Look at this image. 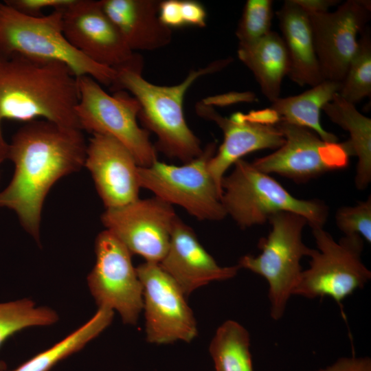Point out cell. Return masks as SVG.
I'll return each instance as SVG.
<instances>
[{
	"mask_svg": "<svg viewBox=\"0 0 371 371\" xmlns=\"http://www.w3.org/2000/svg\"><path fill=\"white\" fill-rule=\"evenodd\" d=\"M87 142L80 128L36 120L26 122L8 143L7 159L14 171L0 191V207L12 210L37 241L48 192L61 178L84 167Z\"/></svg>",
	"mask_w": 371,
	"mask_h": 371,
	"instance_id": "6da1fadb",
	"label": "cell"
},
{
	"mask_svg": "<svg viewBox=\"0 0 371 371\" xmlns=\"http://www.w3.org/2000/svg\"><path fill=\"white\" fill-rule=\"evenodd\" d=\"M78 77L65 63L20 54L0 55L2 120H44L80 128L76 114Z\"/></svg>",
	"mask_w": 371,
	"mask_h": 371,
	"instance_id": "7a4b0ae2",
	"label": "cell"
},
{
	"mask_svg": "<svg viewBox=\"0 0 371 371\" xmlns=\"http://www.w3.org/2000/svg\"><path fill=\"white\" fill-rule=\"evenodd\" d=\"M232 61L221 59L207 67L192 70L179 84L160 86L150 83L142 75L140 66L120 67L110 89L130 92L139 102L138 118L144 128L157 137L155 148L171 159L186 163L199 157L203 151L199 139L188 126L183 111L186 91L200 77L216 72Z\"/></svg>",
	"mask_w": 371,
	"mask_h": 371,
	"instance_id": "3957f363",
	"label": "cell"
},
{
	"mask_svg": "<svg viewBox=\"0 0 371 371\" xmlns=\"http://www.w3.org/2000/svg\"><path fill=\"white\" fill-rule=\"evenodd\" d=\"M221 202L227 216L242 229L262 225L278 212H290L304 217L311 229L324 227L328 207L318 199H300L269 175L243 159L221 182Z\"/></svg>",
	"mask_w": 371,
	"mask_h": 371,
	"instance_id": "277c9868",
	"label": "cell"
},
{
	"mask_svg": "<svg viewBox=\"0 0 371 371\" xmlns=\"http://www.w3.org/2000/svg\"><path fill=\"white\" fill-rule=\"evenodd\" d=\"M62 14V10H54L46 16H30L0 1V55L60 61L77 77L88 76L111 87L116 71L91 61L69 43L63 32Z\"/></svg>",
	"mask_w": 371,
	"mask_h": 371,
	"instance_id": "5b68a950",
	"label": "cell"
},
{
	"mask_svg": "<svg viewBox=\"0 0 371 371\" xmlns=\"http://www.w3.org/2000/svg\"><path fill=\"white\" fill-rule=\"evenodd\" d=\"M268 222L271 229L258 244L261 253L258 256L245 255L237 265L240 269H247L266 280L270 315L278 321L283 317L303 271L300 261L303 257L309 256L313 249L302 240V232L308 224L304 217L280 212L271 215Z\"/></svg>",
	"mask_w": 371,
	"mask_h": 371,
	"instance_id": "8992f818",
	"label": "cell"
},
{
	"mask_svg": "<svg viewBox=\"0 0 371 371\" xmlns=\"http://www.w3.org/2000/svg\"><path fill=\"white\" fill-rule=\"evenodd\" d=\"M311 229L317 249H312L309 267L302 271L293 295L329 297L342 306L346 297L371 279V271L361 259L364 240L350 235L336 241L324 227Z\"/></svg>",
	"mask_w": 371,
	"mask_h": 371,
	"instance_id": "52a82bcc",
	"label": "cell"
},
{
	"mask_svg": "<svg viewBox=\"0 0 371 371\" xmlns=\"http://www.w3.org/2000/svg\"><path fill=\"white\" fill-rule=\"evenodd\" d=\"M79 100L76 114L82 131L111 136L124 144L140 167L151 166L157 159L150 133L137 122L140 106L125 91L110 95L95 80L78 77Z\"/></svg>",
	"mask_w": 371,
	"mask_h": 371,
	"instance_id": "ba28073f",
	"label": "cell"
},
{
	"mask_svg": "<svg viewBox=\"0 0 371 371\" xmlns=\"http://www.w3.org/2000/svg\"><path fill=\"white\" fill-rule=\"evenodd\" d=\"M210 143L193 160L177 166L157 160L148 167H139L141 188L171 205H179L200 221H221L227 216L221 202L222 192L207 170L216 152Z\"/></svg>",
	"mask_w": 371,
	"mask_h": 371,
	"instance_id": "9c48e42d",
	"label": "cell"
},
{
	"mask_svg": "<svg viewBox=\"0 0 371 371\" xmlns=\"http://www.w3.org/2000/svg\"><path fill=\"white\" fill-rule=\"evenodd\" d=\"M95 252V263L87 283L97 305L115 310L126 324H136L144 308L143 286L131 253L106 229L97 236Z\"/></svg>",
	"mask_w": 371,
	"mask_h": 371,
	"instance_id": "30bf717a",
	"label": "cell"
},
{
	"mask_svg": "<svg viewBox=\"0 0 371 371\" xmlns=\"http://www.w3.org/2000/svg\"><path fill=\"white\" fill-rule=\"evenodd\" d=\"M276 126L284 143L273 153L251 162L260 171L304 183L347 167L350 153L346 142H326L311 129L282 120Z\"/></svg>",
	"mask_w": 371,
	"mask_h": 371,
	"instance_id": "8fae6325",
	"label": "cell"
},
{
	"mask_svg": "<svg viewBox=\"0 0 371 371\" xmlns=\"http://www.w3.org/2000/svg\"><path fill=\"white\" fill-rule=\"evenodd\" d=\"M136 271L143 286L147 341L156 344L192 341L198 334L196 322L175 280L157 262L146 261Z\"/></svg>",
	"mask_w": 371,
	"mask_h": 371,
	"instance_id": "7c38bea8",
	"label": "cell"
},
{
	"mask_svg": "<svg viewBox=\"0 0 371 371\" xmlns=\"http://www.w3.org/2000/svg\"><path fill=\"white\" fill-rule=\"evenodd\" d=\"M178 216L173 207L154 196L105 209L101 216L105 229L112 233L131 254L159 263L165 256Z\"/></svg>",
	"mask_w": 371,
	"mask_h": 371,
	"instance_id": "4fadbf2b",
	"label": "cell"
},
{
	"mask_svg": "<svg viewBox=\"0 0 371 371\" xmlns=\"http://www.w3.org/2000/svg\"><path fill=\"white\" fill-rule=\"evenodd\" d=\"M62 13L65 38L91 61L114 69L143 66L142 57L128 47L100 0H74Z\"/></svg>",
	"mask_w": 371,
	"mask_h": 371,
	"instance_id": "5bb4252c",
	"label": "cell"
},
{
	"mask_svg": "<svg viewBox=\"0 0 371 371\" xmlns=\"http://www.w3.org/2000/svg\"><path fill=\"white\" fill-rule=\"evenodd\" d=\"M370 1L348 0L335 11L308 13L324 80L341 83L370 18Z\"/></svg>",
	"mask_w": 371,
	"mask_h": 371,
	"instance_id": "9a60e30c",
	"label": "cell"
},
{
	"mask_svg": "<svg viewBox=\"0 0 371 371\" xmlns=\"http://www.w3.org/2000/svg\"><path fill=\"white\" fill-rule=\"evenodd\" d=\"M84 167L90 172L105 209L139 199V166L130 150L116 139L92 135L87 142Z\"/></svg>",
	"mask_w": 371,
	"mask_h": 371,
	"instance_id": "2e32d148",
	"label": "cell"
},
{
	"mask_svg": "<svg viewBox=\"0 0 371 371\" xmlns=\"http://www.w3.org/2000/svg\"><path fill=\"white\" fill-rule=\"evenodd\" d=\"M196 111L201 117L214 122L223 133V143L207 163L208 172L221 192L225 172L237 161L257 150H276L284 143V137L276 124L247 121L241 112L225 117L203 102L196 104Z\"/></svg>",
	"mask_w": 371,
	"mask_h": 371,
	"instance_id": "e0dca14e",
	"label": "cell"
},
{
	"mask_svg": "<svg viewBox=\"0 0 371 371\" xmlns=\"http://www.w3.org/2000/svg\"><path fill=\"white\" fill-rule=\"evenodd\" d=\"M175 280L186 297L214 281L227 280L238 273V265L220 266L205 249L189 225L177 217L168 251L159 263Z\"/></svg>",
	"mask_w": 371,
	"mask_h": 371,
	"instance_id": "ac0fdd59",
	"label": "cell"
},
{
	"mask_svg": "<svg viewBox=\"0 0 371 371\" xmlns=\"http://www.w3.org/2000/svg\"><path fill=\"white\" fill-rule=\"evenodd\" d=\"M160 1L100 0L102 8L116 26L128 47L154 50L172 40L170 28L159 18Z\"/></svg>",
	"mask_w": 371,
	"mask_h": 371,
	"instance_id": "d6986e66",
	"label": "cell"
},
{
	"mask_svg": "<svg viewBox=\"0 0 371 371\" xmlns=\"http://www.w3.org/2000/svg\"><path fill=\"white\" fill-rule=\"evenodd\" d=\"M276 16L289 59V78L311 87L324 80L316 55L308 14L294 0L285 1Z\"/></svg>",
	"mask_w": 371,
	"mask_h": 371,
	"instance_id": "ffe728a7",
	"label": "cell"
},
{
	"mask_svg": "<svg viewBox=\"0 0 371 371\" xmlns=\"http://www.w3.org/2000/svg\"><path fill=\"white\" fill-rule=\"evenodd\" d=\"M239 60L252 72L262 94L273 102L280 97L283 78L289 72V59L283 40L271 31L248 45H238Z\"/></svg>",
	"mask_w": 371,
	"mask_h": 371,
	"instance_id": "44dd1931",
	"label": "cell"
},
{
	"mask_svg": "<svg viewBox=\"0 0 371 371\" xmlns=\"http://www.w3.org/2000/svg\"><path fill=\"white\" fill-rule=\"evenodd\" d=\"M322 111L350 135L347 144L351 155L357 157L355 183L359 190L371 181V119L359 112L355 105L337 93Z\"/></svg>",
	"mask_w": 371,
	"mask_h": 371,
	"instance_id": "7402d4cb",
	"label": "cell"
},
{
	"mask_svg": "<svg viewBox=\"0 0 371 371\" xmlns=\"http://www.w3.org/2000/svg\"><path fill=\"white\" fill-rule=\"evenodd\" d=\"M341 84L324 80L300 94L280 97L270 107L278 114L280 120L309 128L323 141L336 143L338 137L322 126L320 114L324 105L339 93Z\"/></svg>",
	"mask_w": 371,
	"mask_h": 371,
	"instance_id": "603a6c76",
	"label": "cell"
},
{
	"mask_svg": "<svg viewBox=\"0 0 371 371\" xmlns=\"http://www.w3.org/2000/svg\"><path fill=\"white\" fill-rule=\"evenodd\" d=\"M113 314L111 309L98 308L95 315L79 328L11 371H49L99 335L111 323Z\"/></svg>",
	"mask_w": 371,
	"mask_h": 371,
	"instance_id": "cb8c5ba5",
	"label": "cell"
},
{
	"mask_svg": "<svg viewBox=\"0 0 371 371\" xmlns=\"http://www.w3.org/2000/svg\"><path fill=\"white\" fill-rule=\"evenodd\" d=\"M215 371H254L248 330L228 319L216 330L209 347Z\"/></svg>",
	"mask_w": 371,
	"mask_h": 371,
	"instance_id": "d4e9b609",
	"label": "cell"
},
{
	"mask_svg": "<svg viewBox=\"0 0 371 371\" xmlns=\"http://www.w3.org/2000/svg\"><path fill=\"white\" fill-rule=\"evenodd\" d=\"M58 319L54 311L47 307H35L29 299L0 303V347L7 339L25 328L51 325ZM5 368V363L0 361V371Z\"/></svg>",
	"mask_w": 371,
	"mask_h": 371,
	"instance_id": "484cf974",
	"label": "cell"
},
{
	"mask_svg": "<svg viewBox=\"0 0 371 371\" xmlns=\"http://www.w3.org/2000/svg\"><path fill=\"white\" fill-rule=\"evenodd\" d=\"M338 94L355 105L371 94V34L368 26L361 32Z\"/></svg>",
	"mask_w": 371,
	"mask_h": 371,
	"instance_id": "4316f807",
	"label": "cell"
},
{
	"mask_svg": "<svg viewBox=\"0 0 371 371\" xmlns=\"http://www.w3.org/2000/svg\"><path fill=\"white\" fill-rule=\"evenodd\" d=\"M273 15L271 0L247 1L236 30L239 45L251 44L270 32Z\"/></svg>",
	"mask_w": 371,
	"mask_h": 371,
	"instance_id": "83f0119b",
	"label": "cell"
},
{
	"mask_svg": "<svg viewBox=\"0 0 371 371\" xmlns=\"http://www.w3.org/2000/svg\"><path fill=\"white\" fill-rule=\"evenodd\" d=\"M335 222L344 236L359 235L371 243V196L353 206L339 207L335 214Z\"/></svg>",
	"mask_w": 371,
	"mask_h": 371,
	"instance_id": "f1b7e54d",
	"label": "cell"
},
{
	"mask_svg": "<svg viewBox=\"0 0 371 371\" xmlns=\"http://www.w3.org/2000/svg\"><path fill=\"white\" fill-rule=\"evenodd\" d=\"M74 0H5L4 2L18 12L30 16H43L46 8L63 10Z\"/></svg>",
	"mask_w": 371,
	"mask_h": 371,
	"instance_id": "f546056e",
	"label": "cell"
},
{
	"mask_svg": "<svg viewBox=\"0 0 371 371\" xmlns=\"http://www.w3.org/2000/svg\"><path fill=\"white\" fill-rule=\"evenodd\" d=\"M314 371H371L369 357H342L331 365Z\"/></svg>",
	"mask_w": 371,
	"mask_h": 371,
	"instance_id": "4dcf8cb0",
	"label": "cell"
},
{
	"mask_svg": "<svg viewBox=\"0 0 371 371\" xmlns=\"http://www.w3.org/2000/svg\"><path fill=\"white\" fill-rule=\"evenodd\" d=\"M181 10L184 25L205 26L207 14L201 3L193 0L181 1Z\"/></svg>",
	"mask_w": 371,
	"mask_h": 371,
	"instance_id": "1f68e13d",
	"label": "cell"
},
{
	"mask_svg": "<svg viewBox=\"0 0 371 371\" xmlns=\"http://www.w3.org/2000/svg\"><path fill=\"white\" fill-rule=\"evenodd\" d=\"M159 18L161 22L170 28L184 25L181 16V1L167 0L160 2Z\"/></svg>",
	"mask_w": 371,
	"mask_h": 371,
	"instance_id": "d6a6232c",
	"label": "cell"
},
{
	"mask_svg": "<svg viewBox=\"0 0 371 371\" xmlns=\"http://www.w3.org/2000/svg\"><path fill=\"white\" fill-rule=\"evenodd\" d=\"M256 100V95L254 93L246 92H230L225 94L210 97L203 100V103L212 106L215 105H229L238 102H252Z\"/></svg>",
	"mask_w": 371,
	"mask_h": 371,
	"instance_id": "836d02e7",
	"label": "cell"
},
{
	"mask_svg": "<svg viewBox=\"0 0 371 371\" xmlns=\"http://www.w3.org/2000/svg\"><path fill=\"white\" fill-rule=\"evenodd\" d=\"M244 118L249 122L267 125H276L280 121L278 114L271 107L243 113Z\"/></svg>",
	"mask_w": 371,
	"mask_h": 371,
	"instance_id": "e575fe53",
	"label": "cell"
},
{
	"mask_svg": "<svg viewBox=\"0 0 371 371\" xmlns=\"http://www.w3.org/2000/svg\"><path fill=\"white\" fill-rule=\"evenodd\" d=\"M294 1L308 13L328 12L329 8L339 2L337 0H294Z\"/></svg>",
	"mask_w": 371,
	"mask_h": 371,
	"instance_id": "d590c367",
	"label": "cell"
},
{
	"mask_svg": "<svg viewBox=\"0 0 371 371\" xmlns=\"http://www.w3.org/2000/svg\"><path fill=\"white\" fill-rule=\"evenodd\" d=\"M8 143L3 138L0 126V164L8 158Z\"/></svg>",
	"mask_w": 371,
	"mask_h": 371,
	"instance_id": "8d00e7d4",
	"label": "cell"
}]
</instances>
